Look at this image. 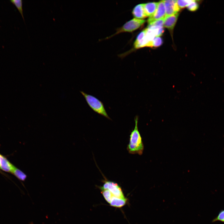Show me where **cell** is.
<instances>
[{"mask_svg": "<svg viewBox=\"0 0 224 224\" xmlns=\"http://www.w3.org/2000/svg\"><path fill=\"white\" fill-rule=\"evenodd\" d=\"M166 10V16L175 15L180 10L177 0H163Z\"/></svg>", "mask_w": 224, "mask_h": 224, "instance_id": "obj_7", "label": "cell"}, {"mask_svg": "<svg viewBox=\"0 0 224 224\" xmlns=\"http://www.w3.org/2000/svg\"><path fill=\"white\" fill-rule=\"evenodd\" d=\"M217 221H220L224 222V210H221L218 215L212 221L213 222Z\"/></svg>", "mask_w": 224, "mask_h": 224, "instance_id": "obj_17", "label": "cell"}, {"mask_svg": "<svg viewBox=\"0 0 224 224\" xmlns=\"http://www.w3.org/2000/svg\"><path fill=\"white\" fill-rule=\"evenodd\" d=\"M166 16V10L163 1L158 2L157 8L154 14L147 20L148 24L156 21L164 19Z\"/></svg>", "mask_w": 224, "mask_h": 224, "instance_id": "obj_6", "label": "cell"}, {"mask_svg": "<svg viewBox=\"0 0 224 224\" xmlns=\"http://www.w3.org/2000/svg\"></svg>", "mask_w": 224, "mask_h": 224, "instance_id": "obj_21", "label": "cell"}, {"mask_svg": "<svg viewBox=\"0 0 224 224\" xmlns=\"http://www.w3.org/2000/svg\"><path fill=\"white\" fill-rule=\"evenodd\" d=\"M143 19L134 18L126 22L121 28H119L115 35L124 32H131L141 26L145 22Z\"/></svg>", "mask_w": 224, "mask_h": 224, "instance_id": "obj_4", "label": "cell"}, {"mask_svg": "<svg viewBox=\"0 0 224 224\" xmlns=\"http://www.w3.org/2000/svg\"><path fill=\"white\" fill-rule=\"evenodd\" d=\"M0 169L7 172L11 173L14 166L7 158L0 154Z\"/></svg>", "mask_w": 224, "mask_h": 224, "instance_id": "obj_9", "label": "cell"}, {"mask_svg": "<svg viewBox=\"0 0 224 224\" xmlns=\"http://www.w3.org/2000/svg\"><path fill=\"white\" fill-rule=\"evenodd\" d=\"M192 1L193 0H177V3L180 8H181L187 7Z\"/></svg>", "mask_w": 224, "mask_h": 224, "instance_id": "obj_19", "label": "cell"}, {"mask_svg": "<svg viewBox=\"0 0 224 224\" xmlns=\"http://www.w3.org/2000/svg\"><path fill=\"white\" fill-rule=\"evenodd\" d=\"M163 43L162 39L160 37H156L152 40V47H157L161 46Z\"/></svg>", "mask_w": 224, "mask_h": 224, "instance_id": "obj_18", "label": "cell"}, {"mask_svg": "<svg viewBox=\"0 0 224 224\" xmlns=\"http://www.w3.org/2000/svg\"><path fill=\"white\" fill-rule=\"evenodd\" d=\"M199 7V4L197 1L193 0L187 7L188 9L191 11H196Z\"/></svg>", "mask_w": 224, "mask_h": 224, "instance_id": "obj_16", "label": "cell"}, {"mask_svg": "<svg viewBox=\"0 0 224 224\" xmlns=\"http://www.w3.org/2000/svg\"><path fill=\"white\" fill-rule=\"evenodd\" d=\"M132 14L136 18L142 19L146 18V15L144 8V4H140L136 5L133 8Z\"/></svg>", "mask_w": 224, "mask_h": 224, "instance_id": "obj_10", "label": "cell"}, {"mask_svg": "<svg viewBox=\"0 0 224 224\" xmlns=\"http://www.w3.org/2000/svg\"><path fill=\"white\" fill-rule=\"evenodd\" d=\"M158 5V2H149L144 4V8L145 13L147 16H150L156 12Z\"/></svg>", "mask_w": 224, "mask_h": 224, "instance_id": "obj_11", "label": "cell"}, {"mask_svg": "<svg viewBox=\"0 0 224 224\" xmlns=\"http://www.w3.org/2000/svg\"><path fill=\"white\" fill-rule=\"evenodd\" d=\"M80 92L92 110L96 113L111 120L106 112L103 103L101 101L95 97L87 94L83 91H80Z\"/></svg>", "mask_w": 224, "mask_h": 224, "instance_id": "obj_2", "label": "cell"}, {"mask_svg": "<svg viewBox=\"0 0 224 224\" xmlns=\"http://www.w3.org/2000/svg\"><path fill=\"white\" fill-rule=\"evenodd\" d=\"M179 14L166 16L164 18L163 26L170 31L173 30L177 21Z\"/></svg>", "mask_w": 224, "mask_h": 224, "instance_id": "obj_8", "label": "cell"}, {"mask_svg": "<svg viewBox=\"0 0 224 224\" xmlns=\"http://www.w3.org/2000/svg\"><path fill=\"white\" fill-rule=\"evenodd\" d=\"M127 200L126 198H122L113 196L109 204L112 207L121 208L126 204Z\"/></svg>", "mask_w": 224, "mask_h": 224, "instance_id": "obj_12", "label": "cell"}, {"mask_svg": "<svg viewBox=\"0 0 224 224\" xmlns=\"http://www.w3.org/2000/svg\"><path fill=\"white\" fill-rule=\"evenodd\" d=\"M11 1L17 8L24 21L22 8V1L21 0H13Z\"/></svg>", "mask_w": 224, "mask_h": 224, "instance_id": "obj_15", "label": "cell"}, {"mask_svg": "<svg viewBox=\"0 0 224 224\" xmlns=\"http://www.w3.org/2000/svg\"><path fill=\"white\" fill-rule=\"evenodd\" d=\"M152 42H149L146 36V29L142 31L137 36L134 42V48L136 49L144 47H152Z\"/></svg>", "mask_w": 224, "mask_h": 224, "instance_id": "obj_5", "label": "cell"}, {"mask_svg": "<svg viewBox=\"0 0 224 224\" xmlns=\"http://www.w3.org/2000/svg\"><path fill=\"white\" fill-rule=\"evenodd\" d=\"M101 192L105 200L109 203H110L114 196L108 189H101Z\"/></svg>", "mask_w": 224, "mask_h": 224, "instance_id": "obj_14", "label": "cell"}, {"mask_svg": "<svg viewBox=\"0 0 224 224\" xmlns=\"http://www.w3.org/2000/svg\"><path fill=\"white\" fill-rule=\"evenodd\" d=\"M11 173L22 181H24L27 177V175L25 173L15 166Z\"/></svg>", "mask_w": 224, "mask_h": 224, "instance_id": "obj_13", "label": "cell"}, {"mask_svg": "<svg viewBox=\"0 0 224 224\" xmlns=\"http://www.w3.org/2000/svg\"><path fill=\"white\" fill-rule=\"evenodd\" d=\"M138 117L136 115L134 118L135 126L130 135L129 143L127 149L131 154H142L144 149V145L142 137L138 128Z\"/></svg>", "mask_w": 224, "mask_h": 224, "instance_id": "obj_1", "label": "cell"}, {"mask_svg": "<svg viewBox=\"0 0 224 224\" xmlns=\"http://www.w3.org/2000/svg\"><path fill=\"white\" fill-rule=\"evenodd\" d=\"M102 186H99L100 189H107L109 190L114 196L120 198H125L124 194L121 188L117 183L106 179L103 181Z\"/></svg>", "mask_w": 224, "mask_h": 224, "instance_id": "obj_3", "label": "cell"}, {"mask_svg": "<svg viewBox=\"0 0 224 224\" xmlns=\"http://www.w3.org/2000/svg\"><path fill=\"white\" fill-rule=\"evenodd\" d=\"M164 19L156 21L149 24L151 26H163Z\"/></svg>", "mask_w": 224, "mask_h": 224, "instance_id": "obj_20", "label": "cell"}]
</instances>
